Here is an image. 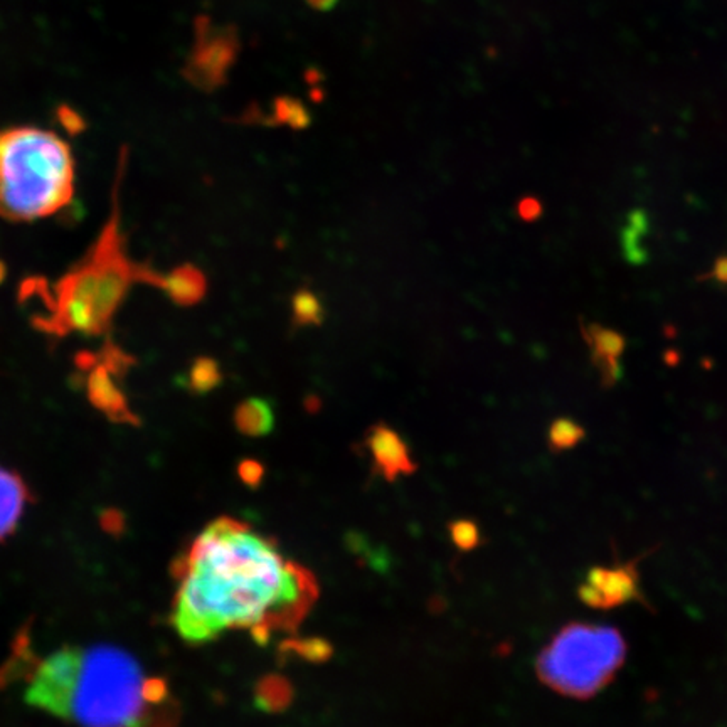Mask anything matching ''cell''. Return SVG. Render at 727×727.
Returning a JSON list of instances; mask_svg holds the SVG:
<instances>
[{
	"instance_id": "12",
	"label": "cell",
	"mask_w": 727,
	"mask_h": 727,
	"mask_svg": "<svg viewBox=\"0 0 727 727\" xmlns=\"http://www.w3.org/2000/svg\"><path fill=\"white\" fill-rule=\"evenodd\" d=\"M311 121L309 110L297 98L288 95L274 98L272 125H288L293 130H305Z\"/></svg>"
},
{
	"instance_id": "1",
	"label": "cell",
	"mask_w": 727,
	"mask_h": 727,
	"mask_svg": "<svg viewBox=\"0 0 727 727\" xmlns=\"http://www.w3.org/2000/svg\"><path fill=\"white\" fill-rule=\"evenodd\" d=\"M174 630L191 645L250 628L258 644L273 628H292L311 608V574L285 560L273 540L231 517L207 525L176 568Z\"/></svg>"
},
{
	"instance_id": "5",
	"label": "cell",
	"mask_w": 727,
	"mask_h": 727,
	"mask_svg": "<svg viewBox=\"0 0 727 727\" xmlns=\"http://www.w3.org/2000/svg\"><path fill=\"white\" fill-rule=\"evenodd\" d=\"M640 576L633 562L591 568L579 586V599L591 608H615L640 599Z\"/></svg>"
},
{
	"instance_id": "3",
	"label": "cell",
	"mask_w": 727,
	"mask_h": 727,
	"mask_svg": "<svg viewBox=\"0 0 727 727\" xmlns=\"http://www.w3.org/2000/svg\"><path fill=\"white\" fill-rule=\"evenodd\" d=\"M72 150L53 131L33 127L0 133V215L31 221L53 215L72 196Z\"/></svg>"
},
{
	"instance_id": "20",
	"label": "cell",
	"mask_w": 727,
	"mask_h": 727,
	"mask_svg": "<svg viewBox=\"0 0 727 727\" xmlns=\"http://www.w3.org/2000/svg\"><path fill=\"white\" fill-rule=\"evenodd\" d=\"M305 2L311 5L313 11H319V13H329L339 4V0H305Z\"/></svg>"
},
{
	"instance_id": "15",
	"label": "cell",
	"mask_w": 727,
	"mask_h": 727,
	"mask_svg": "<svg viewBox=\"0 0 727 727\" xmlns=\"http://www.w3.org/2000/svg\"><path fill=\"white\" fill-rule=\"evenodd\" d=\"M450 539L460 550L470 552L480 546L482 532L474 521L458 519L450 524Z\"/></svg>"
},
{
	"instance_id": "6",
	"label": "cell",
	"mask_w": 727,
	"mask_h": 727,
	"mask_svg": "<svg viewBox=\"0 0 727 727\" xmlns=\"http://www.w3.org/2000/svg\"><path fill=\"white\" fill-rule=\"evenodd\" d=\"M239 37L234 29H223L204 36L192 62V78L201 88L213 90L226 81L227 72L239 53Z\"/></svg>"
},
{
	"instance_id": "10",
	"label": "cell",
	"mask_w": 727,
	"mask_h": 727,
	"mask_svg": "<svg viewBox=\"0 0 727 727\" xmlns=\"http://www.w3.org/2000/svg\"><path fill=\"white\" fill-rule=\"evenodd\" d=\"M293 685L280 674H268L256 682L254 705L262 713L280 714L293 703Z\"/></svg>"
},
{
	"instance_id": "11",
	"label": "cell",
	"mask_w": 727,
	"mask_h": 727,
	"mask_svg": "<svg viewBox=\"0 0 727 727\" xmlns=\"http://www.w3.org/2000/svg\"><path fill=\"white\" fill-rule=\"evenodd\" d=\"M280 652L288 656H295L311 664H323L334 655V646L320 636L309 638H290L280 646Z\"/></svg>"
},
{
	"instance_id": "14",
	"label": "cell",
	"mask_w": 727,
	"mask_h": 727,
	"mask_svg": "<svg viewBox=\"0 0 727 727\" xmlns=\"http://www.w3.org/2000/svg\"><path fill=\"white\" fill-rule=\"evenodd\" d=\"M204 293V278L194 268L180 270L174 276V295L184 303H192L201 299Z\"/></svg>"
},
{
	"instance_id": "19",
	"label": "cell",
	"mask_w": 727,
	"mask_h": 727,
	"mask_svg": "<svg viewBox=\"0 0 727 727\" xmlns=\"http://www.w3.org/2000/svg\"><path fill=\"white\" fill-rule=\"evenodd\" d=\"M519 213L524 219H534L540 213V206L534 199H524L519 206Z\"/></svg>"
},
{
	"instance_id": "18",
	"label": "cell",
	"mask_w": 727,
	"mask_h": 727,
	"mask_svg": "<svg viewBox=\"0 0 727 727\" xmlns=\"http://www.w3.org/2000/svg\"><path fill=\"white\" fill-rule=\"evenodd\" d=\"M239 480L251 489H258L264 480L266 475V468L263 465L260 460H253V458H246L241 460L238 465Z\"/></svg>"
},
{
	"instance_id": "2",
	"label": "cell",
	"mask_w": 727,
	"mask_h": 727,
	"mask_svg": "<svg viewBox=\"0 0 727 727\" xmlns=\"http://www.w3.org/2000/svg\"><path fill=\"white\" fill-rule=\"evenodd\" d=\"M24 701L78 727H176L167 682L111 645L61 646L25 682Z\"/></svg>"
},
{
	"instance_id": "13",
	"label": "cell",
	"mask_w": 727,
	"mask_h": 727,
	"mask_svg": "<svg viewBox=\"0 0 727 727\" xmlns=\"http://www.w3.org/2000/svg\"><path fill=\"white\" fill-rule=\"evenodd\" d=\"M292 311H293V325L299 329L311 325H322V301L309 288H301L293 295Z\"/></svg>"
},
{
	"instance_id": "8",
	"label": "cell",
	"mask_w": 727,
	"mask_h": 727,
	"mask_svg": "<svg viewBox=\"0 0 727 727\" xmlns=\"http://www.w3.org/2000/svg\"><path fill=\"white\" fill-rule=\"evenodd\" d=\"M27 502L29 490L24 480L0 466V540L13 536L24 515Z\"/></svg>"
},
{
	"instance_id": "9",
	"label": "cell",
	"mask_w": 727,
	"mask_h": 727,
	"mask_svg": "<svg viewBox=\"0 0 727 727\" xmlns=\"http://www.w3.org/2000/svg\"><path fill=\"white\" fill-rule=\"evenodd\" d=\"M234 425L239 433L246 436H266L274 429L273 406L262 397H250L236 407Z\"/></svg>"
},
{
	"instance_id": "16",
	"label": "cell",
	"mask_w": 727,
	"mask_h": 727,
	"mask_svg": "<svg viewBox=\"0 0 727 727\" xmlns=\"http://www.w3.org/2000/svg\"><path fill=\"white\" fill-rule=\"evenodd\" d=\"M223 379L219 366L211 359H199L192 369V387L199 393L215 389Z\"/></svg>"
},
{
	"instance_id": "4",
	"label": "cell",
	"mask_w": 727,
	"mask_h": 727,
	"mask_svg": "<svg viewBox=\"0 0 727 727\" xmlns=\"http://www.w3.org/2000/svg\"><path fill=\"white\" fill-rule=\"evenodd\" d=\"M627 644L617 628L585 623L564 627L537 658V675L552 691L589 699L623 665Z\"/></svg>"
},
{
	"instance_id": "17",
	"label": "cell",
	"mask_w": 727,
	"mask_h": 727,
	"mask_svg": "<svg viewBox=\"0 0 727 727\" xmlns=\"http://www.w3.org/2000/svg\"><path fill=\"white\" fill-rule=\"evenodd\" d=\"M581 436H583V431L576 423H572L569 419H560L550 426L549 443L554 450H566L579 442Z\"/></svg>"
},
{
	"instance_id": "21",
	"label": "cell",
	"mask_w": 727,
	"mask_h": 727,
	"mask_svg": "<svg viewBox=\"0 0 727 727\" xmlns=\"http://www.w3.org/2000/svg\"><path fill=\"white\" fill-rule=\"evenodd\" d=\"M322 407V401L315 396V394H309L307 397H305V409L309 411V413H317L319 409Z\"/></svg>"
},
{
	"instance_id": "7",
	"label": "cell",
	"mask_w": 727,
	"mask_h": 727,
	"mask_svg": "<svg viewBox=\"0 0 727 727\" xmlns=\"http://www.w3.org/2000/svg\"><path fill=\"white\" fill-rule=\"evenodd\" d=\"M366 448L369 450L372 465L387 482H396L403 475H411L417 470L409 446L396 429L378 423L366 435Z\"/></svg>"
}]
</instances>
